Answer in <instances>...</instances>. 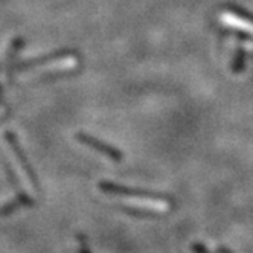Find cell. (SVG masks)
Here are the masks:
<instances>
[{
	"instance_id": "5",
	"label": "cell",
	"mask_w": 253,
	"mask_h": 253,
	"mask_svg": "<svg viewBox=\"0 0 253 253\" xmlns=\"http://www.w3.org/2000/svg\"><path fill=\"white\" fill-rule=\"evenodd\" d=\"M28 202H31V200H28L26 197H19L17 200L11 202V205H6V206H3L2 209H0V213H8V212L14 211L15 208H20L22 205H29Z\"/></svg>"
},
{
	"instance_id": "1",
	"label": "cell",
	"mask_w": 253,
	"mask_h": 253,
	"mask_svg": "<svg viewBox=\"0 0 253 253\" xmlns=\"http://www.w3.org/2000/svg\"><path fill=\"white\" fill-rule=\"evenodd\" d=\"M124 203L136 209H145L154 212H167L169 209L168 202L165 200H153V198H125Z\"/></svg>"
},
{
	"instance_id": "4",
	"label": "cell",
	"mask_w": 253,
	"mask_h": 253,
	"mask_svg": "<svg viewBox=\"0 0 253 253\" xmlns=\"http://www.w3.org/2000/svg\"><path fill=\"white\" fill-rule=\"evenodd\" d=\"M6 137H8V140H9V145H11V148L14 150V153H15V156H17V160H19V164H20V167H22V169L26 172V175L29 177L28 180L29 182L35 186V177H34V174H32V171H31V168L28 167V162H26V159H25V156H23V153H22V150H20V147L17 145V142L14 140V136L11 134V133H8L6 134Z\"/></svg>"
},
{
	"instance_id": "7",
	"label": "cell",
	"mask_w": 253,
	"mask_h": 253,
	"mask_svg": "<svg viewBox=\"0 0 253 253\" xmlns=\"http://www.w3.org/2000/svg\"><path fill=\"white\" fill-rule=\"evenodd\" d=\"M220 253H230L227 249H223V247H220Z\"/></svg>"
},
{
	"instance_id": "2",
	"label": "cell",
	"mask_w": 253,
	"mask_h": 253,
	"mask_svg": "<svg viewBox=\"0 0 253 253\" xmlns=\"http://www.w3.org/2000/svg\"><path fill=\"white\" fill-rule=\"evenodd\" d=\"M78 60L77 58H63L57 63H50L44 67H39L32 70V77H39V75H46V74H57V72H66V70H72L74 67H77Z\"/></svg>"
},
{
	"instance_id": "3",
	"label": "cell",
	"mask_w": 253,
	"mask_h": 253,
	"mask_svg": "<svg viewBox=\"0 0 253 253\" xmlns=\"http://www.w3.org/2000/svg\"><path fill=\"white\" fill-rule=\"evenodd\" d=\"M77 137H78L83 143H85V145L95 148L96 151H99V153L108 156L110 159H113V160H121V153H119L118 150H115L113 147H108V145H105V143L99 142L98 139H95V137H92V136H87V134H78Z\"/></svg>"
},
{
	"instance_id": "6",
	"label": "cell",
	"mask_w": 253,
	"mask_h": 253,
	"mask_svg": "<svg viewBox=\"0 0 253 253\" xmlns=\"http://www.w3.org/2000/svg\"><path fill=\"white\" fill-rule=\"evenodd\" d=\"M194 249L197 250V253H208V252H206V250H205L202 246H194Z\"/></svg>"
}]
</instances>
